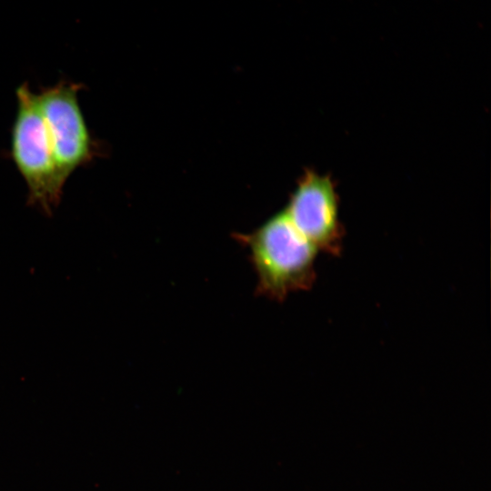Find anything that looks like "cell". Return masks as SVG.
Segmentation results:
<instances>
[{"mask_svg": "<svg viewBox=\"0 0 491 491\" xmlns=\"http://www.w3.org/2000/svg\"><path fill=\"white\" fill-rule=\"evenodd\" d=\"M15 97L11 157L27 187V204L51 216L61 201L65 184L53 155L36 93L24 83L16 88Z\"/></svg>", "mask_w": 491, "mask_h": 491, "instance_id": "7a4b0ae2", "label": "cell"}, {"mask_svg": "<svg viewBox=\"0 0 491 491\" xmlns=\"http://www.w3.org/2000/svg\"><path fill=\"white\" fill-rule=\"evenodd\" d=\"M83 85L61 81L36 94L59 175L65 184L79 167L98 155L82 112L78 93Z\"/></svg>", "mask_w": 491, "mask_h": 491, "instance_id": "3957f363", "label": "cell"}, {"mask_svg": "<svg viewBox=\"0 0 491 491\" xmlns=\"http://www.w3.org/2000/svg\"><path fill=\"white\" fill-rule=\"evenodd\" d=\"M236 239L249 252L258 295L281 302L314 285L319 251L285 211L271 216L253 232L237 235Z\"/></svg>", "mask_w": 491, "mask_h": 491, "instance_id": "6da1fadb", "label": "cell"}, {"mask_svg": "<svg viewBox=\"0 0 491 491\" xmlns=\"http://www.w3.org/2000/svg\"><path fill=\"white\" fill-rule=\"evenodd\" d=\"M285 213L318 251L338 256L343 229L338 201L330 178L307 171L291 196Z\"/></svg>", "mask_w": 491, "mask_h": 491, "instance_id": "277c9868", "label": "cell"}]
</instances>
